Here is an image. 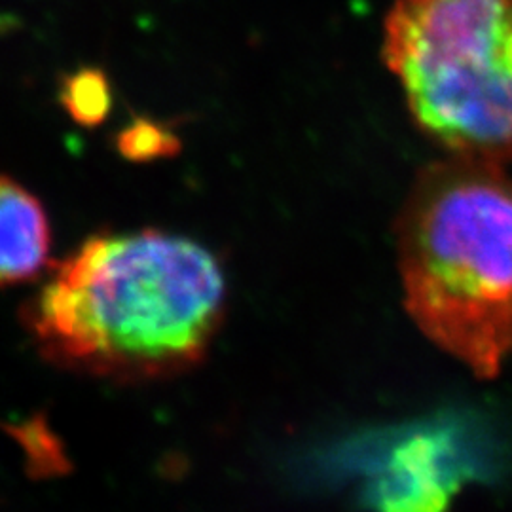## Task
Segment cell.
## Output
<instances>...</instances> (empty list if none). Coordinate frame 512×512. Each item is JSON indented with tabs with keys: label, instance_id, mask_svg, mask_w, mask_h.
I'll return each mask as SVG.
<instances>
[{
	"label": "cell",
	"instance_id": "obj_1",
	"mask_svg": "<svg viewBox=\"0 0 512 512\" xmlns=\"http://www.w3.org/2000/svg\"><path fill=\"white\" fill-rule=\"evenodd\" d=\"M226 279L200 243L158 230L95 234L50 268L21 325L50 365L118 382L200 363Z\"/></svg>",
	"mask_w": 512,
	"mask_h": 512
},
{
	"label": "cell",
	"instance_id": "obj_2",
	"mask_svg": "<svg viewBox=\"0 0 512 512\" xmlns=\"http://www.w3.org/2000/svg\"><path fill=\"white\" fill-rule=\"evenodd\" d=\"M404 306L476 378L512 357V179L503 164L450 156L425 167L399 219Z\"/></svg>",
	"mask_w": 512,
	"mask_h": 512
},
{
	"label": "cell",
	"instance_id": "obj_3",
	"mask_svg": "<svg viewBox=\"0 0 512 512\" xmlns=\"http://www.w3.org/2000/svg\"><path fill=\"white\" fill-rule=\"evenodd\" d=\"M384 57L416 124L440 147L512 158V0H395Z\"/></svg>",
	"mask_w": 512,
	"mask_h": 512
},
{
	"label": "cell",
	"instance_id": "obj_4",
	"mask_svg": "<svg viewBox=\"0 0 512 512\" xmlns=\"http://www.w3.org/2000/svg\"><path fill=\"white\" fill-rule=\"evenodd\" d=\"M461 476L448 442L418 433L391 450L368 497L378 512H446Z\"/></svg>",
	"mask_w": 512,
	"mask_h": 512
},
{
	"label": "cell",
	"instance_id": "obj_5",
	"mask_svg": "<svg viewBox=\"0 0 512 512\" xmlns=\"http://www.w3.org/2000/svg\"><path fill=\"white\" fill-rule=\"evenodd\" d=\"M52 226L37 196L0 173V287L31 283L52 268Z\"/></svg>",
	"mask_w": 512,
	"mask_h": 512
},
{
	"label": "cell",
	"instance_id": "obj_6",
	"mask_svg": "<svg viewBox=\"0 0 512 512\" xmlns=\"http://www.w3.org/2000/svg\"><path fill=\"white\" fill-rule=\"evenodd\" d=\"M59 99L74 122L86 128L101 124L112 105L109 82L105 74L95 69L71 74L61 86Z\"/></svg>",
	"mask_w": 512,
	"mask_h": 512
},
{
	"label": "cell",
	"instance_id": "obj_7",
	"mask_svg": "<svg viewBox=\"0 0 512 512\" xmlns=\"http://www.w3.org/2000/svg\"><path fill=\"white\" fill-rule=\"evenodd\" d=\"M175 139L165 133L164 129L145 120H139L124 129L118 137V148L131 160H150L173 152Z\"/></svg>",
	"mask_w": 512,
	"mask_h": 512
}]
</instances>
